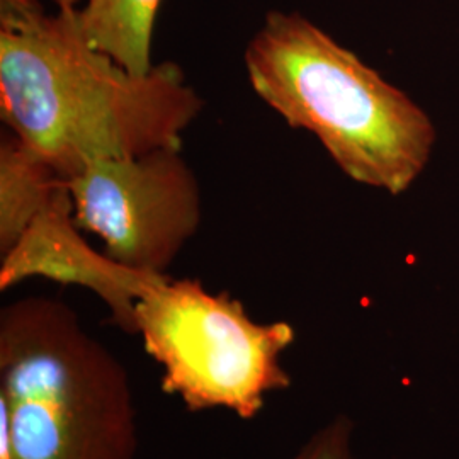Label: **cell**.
<instances>
[{
  "instance_id": "1",
  "label": "cell",
  "mask_w": 459,
  "mask_h": 459,
  "mask_svg": "<svg viewBox=\"0 0 459 459\" xmlns=\"http://www.w3.org/2000/svg\"><path fill=\"white\" fill-rule=\"evenodd\" d=\"M77 9L0 31V115L66 181L100 159L182 147L204 100L174 62L134 75L94 48Z\"/></svg>"
},
{
  "instance_id": "2",
  "label": "cell",
  "mask_w": 459,
  "mask_h": 459,
  "mask_svg": "<svg viewBox=\"0 0 459 459\" xmlns=\"http://www.w3.org/2000/svg\"><path fill=\"white\" fill-rule=\"evenodd\" d=\"M246 68L254 92L291 128L313 133L352 181L400 195L429 162V116L307 17L271 11Z\"/></svg>"
},
{
  "instance_id": "3",
  "label": "cell",
  "mask_w": 459,
  "mask_h": 459,
  "mask_svg": "<svg viewBox=\"0 0 459 459\" xmlns=\"http://www.w3.org/2000/svg\"><path fill=\"white\" fill-rule=\"evenodd\" d=\"M0 422L16 459H134L138 447L126 369L45 296L0 312Z\"/></svg>"
},
{
  "instance_id": "4",
  "label": "cell",
  "mask_w": 459,
  "mask_h": 459,
  "mask_svg": "<svg viewBox=\"0 0 459 459\" xmlns=\"http://www.w3.org/2000/svg\"><path fill=\"white\" fill-rule=\"evenodd\" d=\"M136 335L160 364L165 392L189 411L227 409L248 420L267 394L290 386L281 356L295 328L252 320L238 299L197 279L165 276L152 286L136 303Z\"/></svg>"
},
{
  "instance_id": "5",
  "label": "cell",
  "mask_w": 459,
  "mask_h": 459,
  "mask_svg": "<svg viewBox=\"0 0 459 459\" xmlns=\"http://www.w3.org/2000/svg\"><path fill=\"white\" fill-rule=\"evenodd\" d=\"M182 147L100 159L68 179L74 220L126 267L167 274L201 225V187Z\"/></svg>"
},
{
  "instance_id": "6",
  "label": "cell",
  "mask_w": 459,
  "mask_h": 459,
  "mask_svg": "<svg viewBox=\"0 0 459 459\" xmlns=\"http://www.w3.org/2000/svg\"><path fill=\"white\" fill-rule=\"evenodd\" d=\"M34 276L91 290L106 303L115 324L128 333H136V303L167 274L126 267L89 246L74 220V203L66 184L34 218L16 246L2 255V291Z\"/></svg>"
},
{
  "instance_id": "7",
  "label": "cell",
  "mask_w": 459,
  "mask_h": 459,
  "mask_svg": "<svg viewBox=\"0 0 459 459\" xmlns=\"http://www.w3.org/2000/svg\"><path fill=\"white\" fill-rule=\"evenodd\" d=\"M68 181L13 132L0 142V254H7Z\"/></svg>"
},
{
  "instance_id": "8",
  "label": "cell",
  "mask_w": 459,
  "mask_h": 459,
  "mask_svg": "<svg viewBox=\"0 0 459 459\" xmlns=\"http://www.w3.org/2000/svg\"><path fill=\"white\" fill-rule=\"evenodd\" d=\"M162 0H87L77 9L85 39L134 75L152 68V36Z\"/></svg>"
},
{
  "instance_id": "9",
  "label": "cell",
  "mask_w": 459,
  "mask_h": 459,
  "mask_svg": "<svg viewBox=\"0 0 459 459\" xmlns=\"http://www.w3.org/2000/svg\"><path fill=\"white\" fill-rule=\"evenodd\" d=\"M295 459H352L347 422L339 420L318 432Z\"/></svg>"
},
{
  "instance_id": "10",
  "label": "cell",
  "mask_w": 459,
  "mask_h": 459,
  "mask_svg": "<svg viewBox=\"0 0 459 459\" xmlns=\"http://www.w3.org/2000/svg\"><path fill=\"white\" fill-rule=\"evenodd\" d=\"M45 14L41 0H0V31H16Z\"/></svg>"
},
{
  "instance_id": "11",
  "label": "cell",
  "mask_w": 459,
  "mask_h": 459,
  "mask_svg": "<svg viewBox=\"0 0 459 459\" xmlns=\"http://www.w3.org/2000/svg\"><path fill=\"white\" fill-rule=\"evenodd\" d=\"M58 9H75L81 0H51Z\"/></svg>"
}]
</instances>
